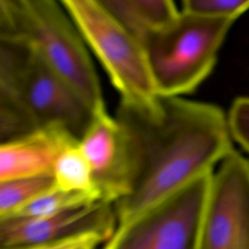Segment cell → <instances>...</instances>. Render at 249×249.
Returning a JSON list of instances; mask_svg holds the SVG:
<instances>
[{"label":"cell","mask_w":249,"mask_h":249,"mask_svg":"<svg viewBox=\"0 0 249 249\" xmlns=\"http://www.w3.org/2000/svg\"><path fill=\"white\" fill-rule=\"evenodd\" d=\"M115 117L124 146L116 231L211 174L234 151L227 115L212 103L160 96L155 107H144L120 100Z\"/></svg>","instance_id":"6da1fadb"},{"label":"cell","mask_w":249,"mask_h":249,"mask_svg":"<svg viewBox=\"0 0 249 249\" xmlns=\"http://www.w3.org/2000/svg\"><path fill=\"white\" fill-rule=\"evenodd\" d=\"M108 238L98 232H87L75 236L10 249H98Z\"/></svg>","instance_id":"e0dca14e"},{"label":"cell","mask_w":249,"mask_h":249,"mask_svg":"<svg viewBox=\"0 0 249 249\" xmlns=\"http://www.w3.org/2000/svg\"><path fill=\"white\" fill-rule=\"evenodd\" d=\"M89 51L98 59L120 100L155 107L160 100L143 44L131 35L100 0H60Z\"/></svg>","instance_id":"5b68a950"},{"label":"cell","mask_w":249,"mask_h":249,"mask_svg":"<svg viewBox=\"0 0 249 249\" xmlns=\"http://www.w3.org/2000/svg\"><path fill=\"white\" fill-rule=\"evenodd\" d=\"M200 249H249V160L235 150L212 173Z\"/></svg>","instance_id":"52a82bcc"},{"label":"cell","mask_w":249,"mask_h":249,"mask_svg":"<svg viewBox=\"0 0 249 249\" xmlns=\"http://www.w3.org/2000/svg\"><path fill=\"white\" fill-rule=\"evenodd\" d=\"M233 22L181 12L171 24L148 38L144 48L158 94L178 97L196 90L213 71Z\"/></svg>","instance_id":"277c9868"},{"label":"cell","mask_w":249,"mask_h":249,"mask_svg":"<svg viewBox=\"0 0 249 249\" xmlns=\"http://www.w3.org/2000/svg\"><path fill=\"white\" fill-rule=\"evenodd\" d=\"M52 174L55 186L59 190L94 193L102 198L95 186L91 167L80 148L79 141L68 145L59 154Z\"/></svg>","instance_id":"7c38bea8"},{"label":"cell","mask_w":249,"mask_h":249,"mask_svg":"<svg viewBox=\"0 0 249 249\" xmlns=\"http://www.w3.org/2000/svg\"><path fill=\"white\" fill-rule=\"evenodd\" d=\"M212 173L192 182L116 231L101 249H200Z\"/></svg>","instance_id":"8992f818"},{"label":"cell","mask_w":249,"mask_h":249,"mask_svg":"<svg viewBox=\"0 0 249 249\" xmlns=\"http://www.w3.org/2000/svg\"><path fill=\"white\" fill-rule=\"evenodd\" d=\"M249 10V0H184L180 11L215 19L236 20Z\"/></svg>","instance_id":"9a60e30c"},{"label":"cell","mask_w":249,"mask_h":249,"mask_svg":"<svg viewBox=\"0 0 249 249\" xmlns=\"http://www.w3.org/2000/svg\"><path fill=\"white\" fill-rule=\"evenodd\" d=\"M104 201L99 195L94 193L68 192L54 189L38 197L14 214L4 217L16 218H39L53 215L68 209Z\"/></svg>","instance_id":"5bb4252c"},{"label":"cell","mask_w":249,"mask_h":249,"mask_svg":"<svg viewBox=\"0 0 249 249\" xmlns=\"http://www.w3.org/2000/svg\"><path fill=\"white\" fill-rule=\"evenodd\" d=\"M93 111L36 53L0 40V140L59 127L80 140Z\"/></svg>","instance_id":"7a4b0ae2"},{"label":"cell","mask_w":249,"mask_h":249,"mask_svg":"<svg viewBox=\"0 0 249 249\" xmlns=\"http://www.w3.org/2000/svg\"><path fill=\"white\" fill-rule=\"evenodd\" d=\"M0 40L30 49L93 112L105 107L89 51L60 1L0 0Z\"/></svg>","instance_id":"3957f363"},{"label":"cell","mask_w":249,"mask_h":249,"mask_svg":"<svg viewBox=\"0 0 249 249\" xmlns=\"http://www.w3.org/2000/svg\"><path fill=\"white\" fill-rule=\"evenodd\" d=\"M112 16L144 46L152 35L171 24L180 8L171 0H100Z\"/></svg>","instance_id":"8fae6325"},{"label":"cell","mask_w":249,"mask_h":249,"mask_svg":"<svg viewBox=\"0 0 249 249\" xmlns=\"http://www.w3.org/2000/svg\"><path fill=\"white\" fill-rule=\"evenodd\" d=\"M79 145L103 200L115 204L124 194V146L120 124L106 107L93 112Z\"/></svg>","instance_id":"9c48e42d"},{"label":"cell","mask_w":249,"mask_h":249,"mask_svg":"<svg viewBox=\"0 0 249 249\" xmlns=\"http://www.w3.org/2000/svg\"><path fill=\"white\" fill-rule=\"evenodd\" d=\"M56 189L52 173L0 182V218L14 214Z\"/></svg>","instance_id":"4fadbf2b"},{"label":"cell","mask_w":249,"mask_h":249,"mask_svg":"<svg viewBox=\"0 0 249 249\" xmlns=\"http://www.w3.org/2000/svg\"><path fill=\"white\" fill-rule=\"evenodd\" d=\"M227 120L232 140L249 154V96L233 100Z\"/></svg>","instance_id":"2e32d148"},{"label":"cell","mask_w":249,"mask_h":249,"mask_svg":"<svg viewBox=\"0 0 249 249\" xmlns=\"http://www.w3.org/2000/svg\"><path fill=\"white\" fill-rule=\"evenodd\" d=\"M113 203L97 201L39 218H0V249L59 240L87 232L109 239L117 230Z\"/></svg>","instance_id":"ba28073f"},{"label":"cell","mask_w":249,"mask_h":249,"mask_svg":"<svg viewBox=\"0 0 249 249\" xmlns=\"http://www.w3.org/2000/svg\"><path fill=\"white\" fill-rule=\"evenodd\" d=\"M79 141L59 127H42L0 144V182L52 173L59 154Z\"/></svg>","instance_id":"30bf717a"}]
</instances>
